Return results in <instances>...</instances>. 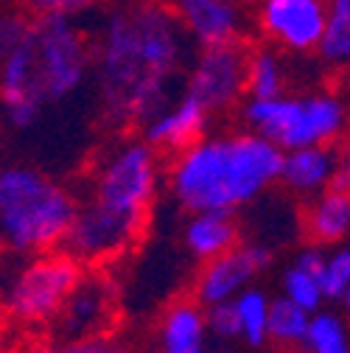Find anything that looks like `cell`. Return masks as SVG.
Returning <instances> with one entry per match:
<instances>
[{
    "mask_svg": "<svg viewBox=\"0 0 350 353\" xmlns=\"http://www.w3.org/2000/svg\"><path fill=\"white\" fill-rule=\"evenodd\" d=\"M115 320V289L104 275H84L54 317V334L62 342L90 339L110 331Z\"/></svg>",
    "mask_w": 350,
    "mask_h": 353,
    "instance_id": "8fae6325",
    "label": "cell"
},
{
    "mask_svg": "<svg viewBox=\"0 0 350 353\" xmlns=\"http://www.w3.org/2000/svg\"><path fill=\"white\" fill-rule=\"evenodd\" d=\"M76 210L73 196L31 165L0 174V233L17 252H48L65 241Z\"/></svg>",
    "mask_w": 350,
    "mask_h": 353,
    "instance_id": "3957f363",
    "label": "cell"
},
{
    "mask_svg": "<svg viewBox=\"0 0 350 353\" xmlns=\"http://www.w3.org/2000/svg\"><path fill=\"white\" fill-rule=\"evenodd\" d=\"M87 39L68 17H34L20 46L3 54V104L62 101L84 79Z\"/></svg>",
    "mask_w": 350,
    "mask_h": 353,
    "instance_id": "7a4b0ae2",
    "label": "cell"
},
{
    "mask_svg": "<svg viewBox=\"0 0 350 353\" xmlns=\"http://www.w3.org/2000/svg\"><path fill=\"white\" fill-rule=\"evenodd\" d=\"M267 263H269V250L258 247V244L236 247L225 255L213 258L196 281V300L207 308L236 300L244 292V286L264 270Z\"/></svg>",
    "mask_w": 350,
    "mask_h": 353,
    "instance_id": "4fadbf2b",
    "label": "cell"
},
{
    "mask_svg": "<svg viewBox=\"0 0 350 353\" xmlns=\"http://www.w3.org/2000/svg\"><path fill=\"white\" fill-rule=\"evenodd\" d=\"M294 267H300L302 272H309V275H314V278L322 281L325 267H328V255H325L322 250H317V247H309V250H302V252L297 255Z\"/></svg>",
    "mask_w": 350,
    "mask_h": 353,
    "instance_id": "f546056e",
    "label": "cell"
},
{
    "mask_svg": "<svg viewBox=\"0 0 350 353\" xmlns=\"http://www.w3.org/2000/svg\"><path fill=\"white\" fill-rule=\"evenodd\" d=\"M238 228L233 222V210H207L194 213V219L185 228V244L196 258L213 261L236 250Z\"/></svg>",
    "mask_w": 350,
    "mask_h": 353,
    "instance_id": "e0dca14e",
    "label": "cell"
},
{
    "mask_svg": "<svg viewBox=\"0 0 350 353\" xmlns=\"http://www.w3.org/2000/svg\"><path fill=\"white\" fill-rule=\"evenodd\" d=\"M350 286V247H342L328 255V267L322 275V292L325 297H344Z\"/></svg>",
    "mask_w": 350,
    "mask_h": 353,
    "instance_id": "484cf974",
    "label": "cell"
},
{
    "mask_svg": "<svg viewBox=\"0 0 350 353\" xmlns=\"http://www.w3.org/2000/svg\"><path fill=\"white\" fill-rule=\"evenodd\" d=\"M291 353H311V350H291Z\"/></svg>",
    "mask_w": 350,
    "mask_h": 353,
    "instance_id": "e575fe53",
    "label": "cell"
},
{
    "mask_svg": "<svg viewBox=\"0 0 350 353\" xmlns=\"http://www.w3.org/2000/svg\"><path fill=\"white\" fill-rule=\"evenodd\" d=\"M342 300H344V312H347V317H350V286H347V292H344Z\"/></svg>",
    "mask_w": 350,
    "mask_h": 353,
    "instance_id": "d6a6232c",
    "label": "cell"
},
{
    "mask_svg": "<svg viewBox=\"0 0 350 353\" xmlns=\"http://www.w3.org/2000/svg\"><path fill=\"white\" fill-rule=\"evenodd\" d=\"M20 3L31 17H70L76 12L104 3V0H20Z\"/></svg>",
    "mask_w": 350,
    "mask_h": 353,
    "instance_id": "4316f807",
    "label": "cell"
},
{
    "mask_svg": "<svg viewBox=\"0 0 350 353\" xmlns=\"http://www.w3.org/2000/svg\"><path fill=\"white\" fill-rule=\"evenodd\" d=\"M331 0H258L255 20L267 39L305 54L322 46Z\"/></svg>",
    "mask_w": 350,
    "mask_h": 353,
    "instance_id": "30bf717a",
    "label": "cell"
},
{
    "mask_svg": "<svg viewBox=\"0 0 350 353\" xmlns=\"http://www.w3.org/2000/svg\"><path fill=\"white\" fill-rule=\"evenodd\" d=\"M249 57L252 46L241 37L225 46L202 48L191 76H188V96H194L207 112L233 107L249 81Z\"/></svg>",
    "mask_w": 350,
    "mask_h": 353,
    "instance_id": "ba28073f",
    "label": "cell"
},
{
    "mask_svg": "<svg viewBox=\"0 0 350 353\" xmlns=\"http://www.w3.org/2000/svg\"><path fill=\"white\" fill-rule=\"evenodd\" d=\"M283 297H289L291 303H297L300 308H305L309 314H317V308L325 300L322 281L314 278V275H309V272H302L300 267H291L283 275Z\"/></svg>",
    "mask_w": 350,
    "mask_h": 353,
    "instance_id": "d4e9b609",
    "label": "cell"
},
{
    "mask_svg": "<svg viewBox=\"0 0 350 353\" xmlns=\"http://www.w3.org/2000/svg\"><path fill=\"white\" fill-rule=\"evenodd\" d=\"M305 347H309L311 353H350V339H347V331H344L342 320L336 314L317 312L311 317Z\"/></svg>",
    "mask_w": 350,
    "mask_h": 353,
    "instance_id": "cb8c5ba5",
    "label": "cell"
},
{
    "mask_svg": "<svg viewBox=\"0 0 350 353\" xmlns=\"http://www.w3.org/2000/svg\"><path fill=\"white\" fill-rule=\"evenodd\" d=\"M157 185V154L152 143L121 146L99 171L93 199L129 216H143Z\"/></svg>",
    "mask_w": 350,
    "mask_h": 353,
    "instance_id": "52a82bcc",
    "label": "cell"
},
{
    "mask_svg": "<svg viewBox=\"0 0 350 353\" xmlns=\"http://www.w3.org/2000/svg\"><path fill=\"white\" fill-rule=\"evenodd\" d=\"M286 152L264 138V135H238L230 138V176H227V191L236 205H244L255 199L269 183L283 176Z\"/></svg>",
    "mask_w": 350,
    "mask_h": 353,
    "instance_id": "7c38bea8",
    "label": "cell"
},
{
    "mask_svg": "<svg viewBox=\"0 0 350 353\" xmlns=\"http://www.w3.org/2000/svg\"><path fill=\"white\" fill-rule=\"evenodd\" d=\"M225 3H233L236 6V3H249V0H225Z\"/></svg>",
    "mask_w": 350,
    "mask_h": 353,
    "instance_id": "836d02e7",
    "label": "cell"
},
{
    "mask_svg": "<svg viewBox=\"0 0 350 353\" xmlns=\"http://www.w3.org/2000/svg\"><path fill=\"white\" fill-rule=\"evenodd\" d=\"M207 331H213L218 339H236L241 336V317L236 300L230 303H218L207 308Z\"/></svg>",
    "mask_w": 350,
    "mask_h": 353,
    "instance_id": "83f0119b",
    "label": "cell"
},
{
    "mask_svg": "<svg viewBox=\"0 0 350 353\" xmlns=\"http://www.w3.org/2000/svg\"><path fill=\"white\" fill-rule=\"evenodd\" d=\"M320 54L331 65H350V0H331Z\"/></svg>",
    "mask_w": 350,
    "mask_h": 353,
    "instance_id": "44dd1931",
    "label": "cell"
},
{
    "mask_svg": "<svg viewBox=\"0 0 350 353\" xmlns=\"http://www.w3.org/2000/svg\"><path fill=\"white\" fill-rule=\"evenodd\" d=\"M230 176V138L227 141H199L180 152L171 165V188L188 210H233L227 191Z\"/></svg>",
    "mask_w": 350,
    "mask_h": 353,
    "instance_id": "8992f818",
    "label": "cell"
},
{
    "mask_svg": "<svg viewBox=\"0 0 350 353\" xmlns=\"http://www.w3.org/2000/svg\"><path fill=\"white\" fill-rule=\"evenodd\" d=\"M236 308L241 317V336L249 345H264V339L269 336V314H272L269 297L258 289H244L236 297Z\"/></svg>",
    "mask_w": 350,
    "mask_h": 353,
    "instance_id": "7402d4cb",
    "label": "cell"
},
{
    "mask_svg": "<svg viewBox=\"0 0 350 353\" xmlns=\"http://www.w3.org/2000/svg\"><path fill=\"white\" fill-rule=\"evenodd\" d=\"M202 48L241 39V20L233 3L225 0H168Z\"/></svg>",
    "mask_w": 350,
    "mask_h": 353,
    "instance_id": "5bb4252c",
    "label": "cell"
},
{
    "mask_svg": "<svg viewBox=\"0 0 350 353\" xmlns=\"http://www.w3.org/2000/svg\"><path fill=\"white\" fill-rule=\"evenodd\" d=\"M81 261L62 252H39L17 272L14 283L6 292L9 314L20 323H45L59 314L65 300L81 283Z\"/></svg>",
    "mask_w": 350,
    "mask_h": 353,
    "instance_id": "5b68a950",
    "label": "cell"
},
{
    "mask_svg": "<svg viewBox=\"0 0 350 353\" xmlns=\"http://www.w3.org/2000/svg\"><path fill=\"white\" fill-rule=\"evenodd\" d=\"M336 157L325 146L297 149L286 154L280 180L297 194H322L336 180Z\"/></svg>",
    "mask_w": 350,
    "mask_h": 353,
    "instance_id": "2e32d148",
    "label": "cell"
},
{
    "mask_svg": "<svg viewBox=\"0 0 350 353\" xmlns=\"http://www.w3.org/2000/svg\"><path fill=\"white\" fill-rule=\"evenodd\" d=\"M311 317L305 308L291 303L289 297L272 300V314H269V336L280 345H305L311 328Z\"/></svg>",
    "mask_w": 350,
    "mask_h": 353,
    "instance_id": "ffe728a7",
    "label": "cell"
},
{
    "mask_svg": "<svg viewBox=\"0 0 350 353\" xmlns=\"http://www.w3.org/2000/svg\"><path fill=\"white\" fill-rule=\"evenodd\" d=\"M333 185H336V188H344V191H350V146H347V152H344V160H342V171H339V176L333 180Z\"/></svg>",
    "mask_w": 350,
    "mask_h": 353,
    "instance_id": "1f68e13d",
    "label": "cell"
},
{
    "mask_svg": "<svg viewBox=\"0 0 350 353\" xmlns=\"http://www.w3.org/2000/svg\"><path fill=\"white\" fill-rule=\"evenodd\" d=\"M205 121H207V110L194 96L185 93L174 110H165L152 123H146L143 135H146V143L152 146L185 152L194 143H199V135L205 132Z\"/></svg>",
    "mask_w": 350,
    "mask_h": 353,
    "instance_id": "9a60e30c",
    "label": "cell"
},
{
    "mask_svg": "<svg viewBox=\"0 0 350 353\" xmlns=\"http://www.w3.org/2000/svg\"><path fill=\"white\" fill-rule=\"evenodd\" d=\"M48 353H129V347L121 339H115L110 334H101V336H90V339L62 342Z\"/></svg>",
    "mask_w": 350,
    "mask_h": 353,
    "instance_id": "f1b7e54d",
    "label": "cell"
},
{
    "mask_svg": "<svg viewBox=\"0 0 350 353\" xmlns=\"http://www.w3.org/2000/svg\"><path fill=\"white\" fill-rule=\"evenodd\" d=\"M222 353H233V350H222Z\"/></svg>",
    "mask_w": 350,
    "mask_h": 353,
    "instance_id": "d590c367",
    "label": "cell"
},
{
    "mask_svg": "<svg viewBox=\"0 0 350 353\" xmlns=\"http://www.w3.org/2000/svg\"><path fill=\"white\" fill-rule=\"evenodd\" d=\"M39 104H31V101H23V104H12L6 107V118L14 129H28L37 118H39Z\"/></svg>",
    "mask_w": 350,
    "mask_h": 353,
    "instance_id": "4dcf8cb0",
    "label": "cell"
},
{
    "mask_svg": "<svg viewBox=\"0 0 350 353\" xmlns=\"http://www.w3.org/2000/svg\"><path fill=\"white\" fill-rule=\"evenodd\" d=\"M188 28L168 0H123L104 20L99 84L118 123H152L165 112L168 84L180 76Z\"/></svg>",
    "mask_w": 350,
    "mask_h": 353,
    "instance_id": "6da1fadb",
    "label": "cell"
},
{
    "mask_svg": "<svg viewBox=\"0 0 350 353\" xmlns=\"http://www.w3.org/2000/svg\"><path fill=\"white\" fill-rule=\"evenodd\" d=\"M207 314L196 303H177L168 308L160 328L163 353H205Z\"/></svg>",
    "mask_w": 350,
    "mask_h": 353,
    "instance_id": "ac0fdd59",
    "label": "cell"
},
{
    "mask_svg": "<svg viewBox=\"0 0 350 353\" xmlns=\"http://www.w3.org/2000/svg\"><path fill=\"white\" fill-rule=\"evenodd\" d=\"M244 118L260 135L286 152L325 146L344 126V107L336 96L309 99H249Z\"/></svg>",
    "mask_w": 350,
    "mask_h": 353,
    "instance_id": "277c9868",
    "label": "cell"
},
{
    "mask_svg": "<svg viewBox=\"0 0 350 353\" xmlns=\"http://www.w3.org/2000/svg\"><path fill=\"white\" fill-rule=\"evenodd\" d=\"M350 233V191L331 185L309 210V236L320 244L342 241Z\"/></svg>",
    "mask_w": 350,
    "mask_h": 353,
    "instance_id": "d6986e66",
    "label": "cell"
},
{
    "mask_svg": "<svg viewBox=\"0 0 350 353\" xmlns=\"http://www.w3.org/2000/svg\"><path fill=\"white\" fill-rule=\"evenodd\" d=\"M283 73L278 65V57L267 48H252L249 57V81L247 90L252 99H280Z\"/></svg>",
    "mask_w": 350,
    "mask_h": 353,
    "instance_id": "603a6c76",
    "label": "cell"
},
{
    "mask_svg": "<svg viewBox=\"0 0 350 353\" xmlns=\"http://www.w3.org/2000/svg\"><path fill=\"white\" fill-rule=\"evenodd\" d=\"M143 222H146L143 216L118 213V210L90 199L76 210V219H73L68 239H65V250L87 263L115 258L141 236Z\"/></svg>",
    "mask_w": 350,
    "mask_h": 353,
    "instance_id": "9c48e42d",
    "label": "cell"
}]
</instances>
